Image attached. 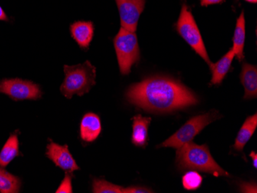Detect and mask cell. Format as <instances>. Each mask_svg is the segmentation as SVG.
I'll return each instance as SVG.
<instances>
[{
    "label": "cell",
    "instance_id": "7402d4cb",
    "mask_svg": "<svg viewBox=\"0 0 257 193\" xmlns=\"http://www.w3.org/2000/svg\"><path fill=\"white\" fill-rule=\"evenodd\" d=\"M154 192L150 188L146 187L131 186L124 188L123 193H150Z\"/></svg>",
    "mask_w": 257,
    "mask_h": 193
},
{
    "label": "cell",
    "instance_id": "ffe728a7",
    "mask_svg": "<svg viewBox=\"0 0 257 193\" xmlns=\"http://www.w3.org/2000/svg\"><path fill=\"white\" fill-rule=\"evenodd\" d=\"M183 188L186 190H196L201 186L203 183V177L195 171L186 172L182 179Z\"/></svg>",
    "mask_w": 257,
    "mask_h": 193
},
{
    "label": "cell",
    "instance_id": "7a4b0ae2",
    "mask_svg": "<svg viewBox=\"0 0 257 193\" xmlns=\"http://www.w3.org/2000/svg\"><path fill=\"white\" fill-rule=\"evenodd\" d=\"M176 163L180 170H196L215 176H229L218 165L209 152L206 144L199 145L190 142L177 149Z\"/></svg>",
    "mask_w": 257,
    "mask_h": 193
},
{
    "label": "cell",
    "instance_id": "30bf717a",
    "mask_svg": "<svg viewBox=\"0 0 257 193\" xmlns=\"http://www.w3.org/2000/svg\"><path fill=\"white\" fill-rule=\"evenodd\" d=\"M101 130V121L97 115L89 112L83 116L80 123L81 139L85 142H93L97 139Z\"/></svg>",
    "mask_w": 257,
    "mask_h": 193
},
{
    "label": "cell",
    "instance_id": "3957f363",
    "mask_svg": "<svg viewBox=\"0 0 257 193\" xmlns=\"http://www.w3.org/2000/svg\"><path fill=\"white\" fill-rule=\"evenodd\" d=\"M64 73L66 76L60 90L68 99L74 95L80 96L89 93L96 84V68L89 61L76 66H65Z\"/></svg>",
    "mask_w": 257,
    "mask_h": 193
},
{
    "label": "cell",
    "instance_id": "5bb4252c",
    "mask_svg": "<svg viewBox=\"0 0 257 193\" xmlns=\"http://www.w3.org/2000/svg\"><path fill=\"white\" fill-rule=\"evenodd\" d=\"M235 53L232 49H230L229 52L215 64H212L209 69L212 71V79L210 85H219L223 82L225 76L229 71V69L232 64V60L234 59Z\"/></svg>",
    "mask_w": 257,
    "mask_h": 193
},
{
    "label": "cell",
    "instance_id": "4fadbf2b",
    "mask_svg": "<svg viewBox=\"0 0 257 193\" xmlns=\"http://www.w3.org/2000/svg\"><path fill=\"white\" fill-rule=\"evenodd\" d=\"M133 120V144L136 146H146L149 141L148 129L151 122V118L137 115L134 116Z\"/></svg>",
    "mask_w": 257,
    "mask_h": 193
},
{
    "label": "cell",
    "instance_id": "484cf974",
    "mask_svg": "<svg viewBox=\"0 0 257 193\" xmlns=\"http://www.w3.org/2000/svg\"><path fill=\"white\" fill-rule=\"evenodd\" d=\"M246 2L250 3V4H256L257 0H245Z\"/></svg>",
    "mask_w": 257,
    "mask_h": 193
},
{
    "label": "cell",
    "instance_id": "44dd1931",
    "mask_svg": "<svg viewBox=\"0 0 257 193\" xmlns=\"http://www.w3.org/2000/svg\"><path fill=\"white\" fill-rule=\"evenodd\" d=\"M72 176L70 174L66 172L65 175L64 179L60 184V187L56 190V193H72L73 192V188H72L71 182Z\"/></svg>",
    "mask_w": 257,
    "mask_h": 193
},
{
    "label": "cell",
    "instance_id": "7c38bea8",
    "mask_svg": "<svg viewBox=\"0 0 257 193\" xmlns=\"http://www.w3.org/2000/svg\"><path fill=\"white\" fill-rule=\"evenodd\" d=\"M70 31L72 37L79 47L88 49L94 34V27L92 22H76L72 24Z\"/></svg>",
    "mask_w": 257,
    "mask_h": 193
},
{
    "label": "cell",
    "instance_id": "52a82bcc",
    "mask_svg": "<svg viewBox=\"0 0 257 193\" xmlns=\"http://www.w3.org/2000/svg\"><path fill=\"white\" fill-rule=\"evenodd\" d=\"M0 93H5L14 100L37 99L42 93L37 84L20 79H4L0 82Z\"/></svg>",
    "mask_w": 257,
    "mask_h": 193
},
{
    "label": "cell",
    "instance_id": "d6986e66",
    "mask_svg": "<svg viewBox=\"0 0 257 193\" xmlns=\"http://www.w3.org/2000/svg\"><path fill=\"white\" fill-rule=\"evenodd\" d=\"M124 188L103 179L95 178L92 182V192L123 193Z\"/></svg>",
    "mask_w": 257,
    "mask_h": 193
},
{
    "label": "cell",
    "instance_id": "8fae6325",
    "mask_svg": "<svg viewBox=\"0 0 257 193\" xmlns=\"http://www.w3.org/2000/svg\"><path fill=\"white\" fill-rule=\"evenodd\" d=\"M241 83L245 89L244 99H255L257 96L256 66L249 63L242 64L240 73Z\"/></svg>",
    "mask_w": 257,
    "mask_h": 193
},
{
    "label": "cell",
    "instance_id": "277c9868",
    "mask_svg": "<svg viewBox=\"0 0 257 193\" xmlns=\"http://www.w3.org/2000/svg\"><path fill=\"white\" fill-rule=\"evenodd\" d=\"M114 47L122 75L131 73L133 65L140 61V51L137 34L121 27L114 38Z\"/></svg>",
    "mask_w": 257,
    "mask_h": 193
},
{
    "label": "cell",
    "instance_id": "6da1fadb",
    "mask_svg": "<svg viewBox=\"0 0 257 193\" xmlns=\"http://www.w3.org/2000/svg\"><path fill=\"white\" fill-rule=\"evenodd\" d=\"M125 97L131 104L156 113H167L199 103L197 96L188 88L166 76H151L132 85Z\"/></svg>",
    "mask_w": 257,
    "mask_h": 193
},
{
    "label": "cell",
    "instance_id": "8992f818",
    "mask_svg": "<svg viewBox=\"0 0 257 193\" xmlns=\"http://www.w3.org/2000/svg\"><path fill=\"white\" fill-rule=\"evenodd\" d=\"M177 30L182 38L190 45L193 50L210 67L213 63L208 56L200 30L198 28L191 11L189 10L188 7L185 4L182 7L181 12L177 21Z\"/></svg>",
    "mask_w": 257,
    "mask_h": 193
},
{
    "label": "cell",
    "instance_id": "2e32d148",
    "mask_svg": "<svg viewBox=\"0 0 257 193\" xmlns=\"http://www.w3.org/2000/svg\"><path fill=\"white\" fill-rule=\"evenodd\" d=\"M245 25H246V23H245L244 12L242 11L236 21L234 35L232 38L233 47L232 49L234 51L235 56L239 62L242 61L244 59V44H245V38H246V27Z\"/></svg>",
    "mask_w": 257,
    "mask_h": 193
},
{
    "label": "cell",
    "instance_id": "ba28073f",
    "mask_svg": "<svg viewBox=\"0 0 257 193\" xmlns=\"http://www.w3.org/2000/svg\"><path fill=\"white\" fill-rule=\"evenodd\" d=\"M119 9L121 26L128 31H137L139 19L144 11L146 0H115Z\"/></svg>",
    "mask_w": 257,
    "mask_h": 193
},
{
    "label": "cell",
    "instance_id": "9a60e30c",
    "mask_svg": "<svg viewBox=\"0 0 257 193\" xmlns=\"http://www.w3.org/2000/svg\"><path fill=\"white\" fill-rule=\"evenodd\" d=\"M256 127L257 114L255 113L252 116L246 118V120L242 124V127L240 128L237 135H236L233 149L237 152H242L244 146L252 137Z\"/></svg>",
    "mask_w": 257,
    "mask_h": 193
},
{
    "label": "cell",
    "instance_id": "5b68a950",
    "mask_svg": "<svg viewBox=\"0 0 257 193\" xmlns=\"http://www.w3.org/2000/svg\"><path fill=\"white\" fill-rule=\"evenodd\" d=\"M221 117L217 111H211L205 114L195 116L186 123L169 139L160 144L157 148L171 147L179 149L187 142H192L195 136L200 133L206 126Z\"/></svg>",
    "mask_w": 257,
    "mask_h": 193
},
{
    "label": "cell",
    "instance_id": "d4e9b609",
    "mask_svg": "<svg viewBox=\"0 0 257 193\" xmlns=\"http://www.w3.org/2000/svg\"><path fill=\"white\" fill-rule=\"evenodd\" d=\"M0 20H4V21H7V20H8L7 15H6L5 13H4L1 7H0Z\"/></svg>",
    "mask_w": 257,
    "mask_h": 193
},
{
    "label": "cell",
    "instance_id": "cb8c5ba5",
    "mask_svg": "<svg viewBox=\"0 0 257 193\" xmlns=\"http://www.w3.org/2000/svg\"><path fill=\"white\" fill-rule=\"evenodd\" d=\"M249 156L252 158V164H253V166L255 167V168H256L257 167V154L255 153V152H251L250 155H249Z\"/></svg>",
    "mask_w": 257,
    "mask_h": 193
},
{
    "label": "cell",
    "instance_id": "e0dca14e",
    "mask_svg": "<svg viewBox=\"0 0 257 193\" xmlns=\"http://www.w3.org/2000/svg\"><path fill=\"white\" fill-rule=\"evenodd\" d=\"M19 154V140L17 135H12L9 138L0 152V166L7 167Z\"/></svg>",
    "mask_w": 257,
    "mask_h": 193
},
{
    "label": "cell",
    "instance_id": "9c48e42d",
    "mask_svg": "<svg viewBox=\"0 0 257 193\" xmlns=\"http://www.w3.org/2000/svg\"><path fill=\"white\" fill-rule=\"evenodd\" d=\"M46 155L58 167L66 172H72L79 169L76 161L69 152L67 145H60L55 142H50L47 145Z\"/></svg>",
    "mask_w": 257,
    "mask_h": 193
},
{
    "label": "cell",
    "instance_id": "ac0fdd59",
    "mask_svg": "<svg viewBox=\"0 0 257 193\" xmlns=\"http://www.w3.org/2000/svg\"><path fill=\"white\" fill-rule=\"evenodd\" d=\"M20 178L7 172L3 167H0V192L16 193L20 191Z\"/></svg>",
    "mask_w": 257,
    "mask_h": 193
},
{
    "label": "cell",
    "instance_id": "603a6c76",
    "mask_svg": "<svg viewBox=\"0 0 257 193\" xmlns=\"http://www.w3.org/2000/svg\"><path fill=\"white\" fill-rule=\"evenodd\" d=\"M224 0H200V4L202 7H208V6L214 5V4H222Z\"/></svg>",
    "mask_w": 257,
    "mask_h": 193
}]
</instances>
